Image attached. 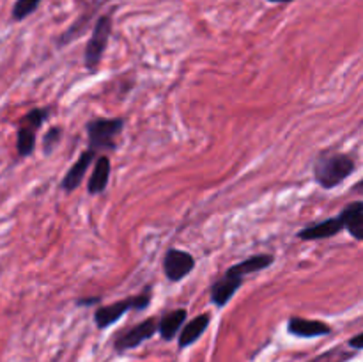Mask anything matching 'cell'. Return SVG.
<instances>
[{
	"instance_id": "ba28073f",
	"label": "cell",
	"mask_w": 363,
	"mask_h": 362,
	"mask_svg": "<svg viewBox=\"0 0 363 362\" xmlns=\"http://www.w3.org/2000/svg\"><path fill=\"white\" fill-rule=\"evenodd\" d=\"M241 286H243V277L234 275V273H230L229 270H227L225 275L220 280H216L211 286L213 304L218 305V307H223Z\"/></svg>"
},
{
	"instance_id": "ffe728a7",
	"label": "cell",
	"mask_w": 363,
	"mask_h": 362,
	"mask_svg": "<svg viewBox=\"0 0 363 362\" xmlns=\"http://www.w3.org/2000/svg\"><path fill=\"white\" fill-rule=\"evenodd\" d=\"M350 344L353 348H363V334H358V336H354L353 339L350 341Z\"/></svg>"
},
{
	"instance_id": "9c48e42d",
	"label": "cell",
	"mask_w": 363,
	"mask_h": 362,
	"mask_svg": "<svg viewBox=\"0 0 363 362\" xmlns=\"http://www.w3.org/2000/svg\"><path fill=\"white\" fill-rule=\"evenodd\" d=\"M94 158H96V151H92V149H87L85 153H82L80 158L73 163V167H71V169L66 172V176H64L62 180L64 190L73 192L80 187L82 181H84L85 172H87V169L91 167V163L94 162Z\"/></svg>"
},
{
	"instance_id": "30bf717a",
	"label": "cell",
	"mask_w": 363,
	"mask_h": 362,
	"mask_svg": "<svg viewBox=\"0 0 363 362\" xmlns=\"http://www.w3.org/2000/svg\"><path fill=\"white\" fill-rule=\"evenodd\" d=\"M287 330H289L293 336L298 337H318L330 334V327L325 322H319V319H307L300 318V316H294L287 323Z\"/></svg>"
},
{
	"instance_id": "44dd1931",
	"label": "cell",
	"mask_w": 363,
	"mask_h": 362,
	"mask_svg": "<svg viewBox=\"0 0 363 362\" xmlns=\"http://www.w3.org/2000/svg\"><path fill=\"white\" fill-rule=\"evenodd\" d=\"M99 298L94 297V298H82V300H78L77 304L78 305H89V304H94V302H98Z\"/></svg>"
},
{
	"instance_id": "7c38bea8",
	"label": "cell",
	"mask_w": 363,
	"mask_h": 362,
	"mask_svg": "<svg viewBox=\"0 0 363 362\" xmlns=\"http://www.w3.org/2000/svg\"><path fill=\"white\" fill-rule=\"evenodd\" d=\"M273 261H275V258H273L272 254H257V256H252V258L245 259V261L233 265L229 268V272L234 273V275L245 277V275H248V273H255V272H261V270L268 268V266L273 265Z\"/></svg>"
},
{
	"instance_id": "9a60e30c",
	"label": "cell",
	"mask_w": 363,
	"mask_h": 362,
	"mask_svg": "<svg viewBox=\"0 0 363 362\" xmlns=\"http://www.w3.org/2000/svg\"><path fill=\"white\" fill-rule=\"evenodd\" d=\"M208 325H209V314H199L197 318H194L190 323H186L183 332H181L179 336V346L184 348V346H190L191 343H195V341L206 332Z\"/></svg>"
},
{
	"instance_id": "4fadbf2b",
	"label": "cell",
	"mask_w": 363,
	"mask_h": 362,
	"mask_svg": "<svg viewBox=\"0 0 363 362\" xmlns=\"http://www.w3.org/2000/svg\"><path fill=\"white\" fill-rule=\"evenodd\" d=\"M342 216L346 219V229L351 236L363 241V202L357 201L347 204L342 209Z\"/></svg>"
},
{
	"instance_id": "e0dca14e",
	"label": "cell",
	"mask_w": 363,
	"mask_h": 362,
	"mask_svg": "<svg viewBox=\"0 0 363 362\" xmlns=\"http://www.w3.org/2000/svg\"><path fill=\"white\" fill-rule=\"evenodd\" d=\"M39 4H41V0H16L13 6V18L16 21L25 20L38 9Z\"/></svg>"
},
{
	"instance_id": "ac0fdd59",
	"label": "cell",
	"mask_w": 363,
	"mask_h": 362,
	"mask_svg": "<svg viewBox=\"0 0 363 362\" xmlns=\"http://www.w3.org/2000/svg\"><path fill=\"white\" fill-rule=\"evenodd\" d=\"M46 117H48V110H46V109H34L23 117V121H21V123H25V124H28V126L39 130V126L45 123Z\"/></svg>"
},
{
	"instance_id": "6da1fadb",
	"label": "cell",
	"mask_w": 363,
	"mask_h": 362,
	"mask_svg": "<svg viewBox=\"0 0 363 362\" xmlns=\"http://www.w3.org/2000/svg\"><path fill=\"white\" fill-rule=\"evenodd\" d=\"M353 170V158L342 153H321L314 163V177L323 188L337 187L351 176Z\"/></svg>"
},
{
	"instance_id": "7402d4cb",
	"label": "cell",
	"mask_w": 363,
	"mask_h": 362,
	"mask_svg": "<svg viewBox=\"0 0 363 362\" xmlns=\"http://www.w3.org/2000/svg\"><path fill=\"white\" fill-rule=\"evenodd\" d=\"M268 2H277V4H287V2H293V0H268Z\"/></svg>"
},
{
	"instance_id": "8992f818",
	"label": "cell",
	"mask_w": 363,
	"mask_h": 362,
	"mask_svg": "<svg viewBox=\"0 0 363 362\" xmlns=\"http://www.w3.org/2000/svg\"><path fill=\"white\" fill-rule=\"evenodd\" d=\"M158 325H160V322L156 318L144 319L142 323L135 325L133 329H130L128 332H124L123 336L117 337L116 350L124 351V350H130V348L138 346L140 343L147 341L149 337L155 336V332L158 330Z\"/></svg>"
},
{
	"instance_id": "7a4b0ae2",
	"label": "cell",
	"mask_w": 363,
	"mask_h": 362,
	"mask_svg": "<svg viewBox=\"0 0 363 362\" xmlns=\"http://www.w3.org/2000/svg\"><path fill=\"white\" fill-rule=\"evenodd\" d=\"M123 119H92L87 124L89 149L110 151L116 148V137L123 131Z\"/></svg>"
},
{
	"instance_id": "d6986e66",
	"label": "cell",
	"mask_w": 363,
	"mask_h": 362,
	"mask_svg": "<svg viewBox=\"0 0 363 362\" xmlns=\"http://www.w3.org/2000/svg\"><path fill=\"white\" fill-rule=\"evenodd\" d=\"M60 133H62V131H60V128H52V130L45 135V141H43V149H45L46 155H50V153L53 151V148L59 144Z\"/></svg>"
},
{
	"instance_id": "8fae6325",
	"label": "cell",
	"mask_w": 363,
	"mask_h": 362,
	"mask_svg": "<svg viewBox=\"0 0 363 362\" xmlns=\"http://www.w3.org/2000/svg\"><path fill=\"white\" fill-rule=\"evenodd\" d=\"M108 177H110V160L108 156H98L94 163V170L91 174V180H89L87 190L89 194L98 195L101 194L103 190L108 185Z\"/></svg>"
},
{
	"instance_id": "5b68a950",
	"label": "cell",
	"mask_w": 363,
	"mask_h": 362,
	"mask_svg": "<svg viewBox=\"0 0 363 362\" xmlns=\"http://www.w3.org/2000/svg\"><path fill=\"white\" fill-rule=\"evenodd\" d=\"M195 268V258L188 252L179 251V248H170L163 259V270L169 280L177 283V280L184 279L191 270Z\"/></svg>"
},
{
	"instance_id": "52a82bcc",
	"label": "cell",
	"mask_w": 363,
	"mask_h": 362,
	"mask_svg": "<svg viewBox=\"0 0 363 362\" xmlns=\"http://www.w3.org/2000/svg\"><path fill=\"white\" fill-rule=\"evenodd\" d=\"M342 229H346V219L342 216V213L333 219L325 220V222L314 224V226H308L305 229H301L298 233V236L301 240H325V238L335 236L337 233H340Z\"/></svg>"
},
{
	"instance_id": "3957f363",
	"label": "cell",
	"mask_w": 363,
	"mask_h": 362,
	"mask_svg": "<svg viewBox=\"0 0 363 362\" xmlns=\"http://www.w3.org/2000/svg\"><path fill=\"white\" fill-rule=\"evenodd\" d=\"M151 304V295H149V290H145L144 293L135 295V297L124 298V300L116 302L112 305H105V307H99L94 314V322L99 329H106L112 323H116L117 319L123 314H126L131 309H145Z\"/></svg>"
},
{
	"instance_id": "5bb4252c",
	"label": "cell",
	"mask_w": 363,
	"mask_h": 362,
	"mask_svg": "<svg viewBox=\"0 0 363 362\" xmlns=\"http://www.w3.org/2000/svg\"><path fill=\"white\" fill-rule=\"evenodd\" d=\"M184 319H186V309H176V311H170L169 314L163 316L160 319V325H158V332L162 334V337L165 341L174 339L179 329L183 327Z\"/></svg>"
},
{
	"instance_id": "603a6c76",
	"label": "cell",
	"mask_w": 363,
	"mask_h": 362,
	"mask_svg": "<svg viewBox=\"0 0 363 362\" xmlns=\"http://www.w3.org/2000/svg\"><path fill=\"white\" fill-rule=\"evenodd\" d=\"M354 190H363V180L357 185V187H354Z\"/></svg>"
},
{
	"instance_id": "277c9868",
	"label": "cell",
	"mask_w": 363,
	"mask_h": 362,
	"mask_svg": "<svg viewBox=\"0 0 363 362\" xmlns=\"http://www.w3.org/2000/svg\"><path fill=\"white\" fill-rule=\"evenodd\" d=\"M110 34H112V18L108 14H105V16L98 18L91 39H89L87 46H85L84 60L87 70L92 71L99 66L103 53L106 50V45H108Z\"/></svg>"
},
{
	"instance_id": "2e32d148",
	"label": "cell",
	"mask_w": 363,
	"mask_h": 362,
	"mask_svg": "<svg viewBox=\"0 0 363 362\" xmlns=\"http://www.w3.org/2000/svg\"><path fill=\"white\" fill-rule=\"evenodd\" d=\"M35 131H38L35 128L21 123L20 130H18V142H16L18 153H20L21 156H28V155H32V151H34Z\"/></svg>"
}]
</instances>
